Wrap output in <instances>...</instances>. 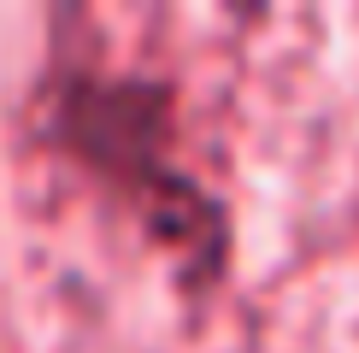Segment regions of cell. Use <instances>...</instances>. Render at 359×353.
Segmentation results:
<instances>
[{
  "label": "cell",
  "mask_w": 359,
  "mask_h": 353,
  "mask_svg": "<svg viewBox=\"0 0 359 353\" xmlns=\"http://www.w3.org/2000/svg\"><path fill=\"white\" fill-rule=\"evenodd\" d=\"M41 136L77 159L100 188L147 224L165 254L194 277H218L230 259V212L177 165V95L154 77L100 65H65L41 88Z\"/></svg>",
  "instance_id": "6da1fadb"
}]
</instances>
